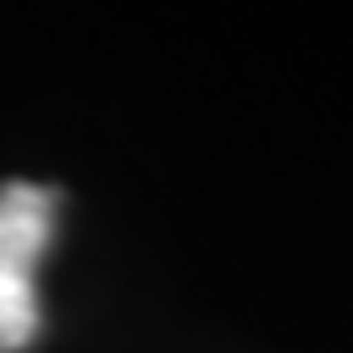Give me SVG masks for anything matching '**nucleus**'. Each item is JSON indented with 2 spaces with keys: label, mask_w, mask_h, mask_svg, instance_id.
I'll return each instance as SVG.
<instances>
[{
  "label": "nucleus",
  "mask_w": 353,
  "mask_h": 353,
  "mask_svg": "<svg viewBox=\"0 0 353 353\" xmlns=\"http://www.w3.org/2000/svg\"><path fill=\"white\" fill-rule=\"evenodd\" d=\"M57 192L37 182H0V353H21L42 327L37 265L52 244Z\"/></svg>",
  "instance_id": "f257e3e1"
}]
</instances>
